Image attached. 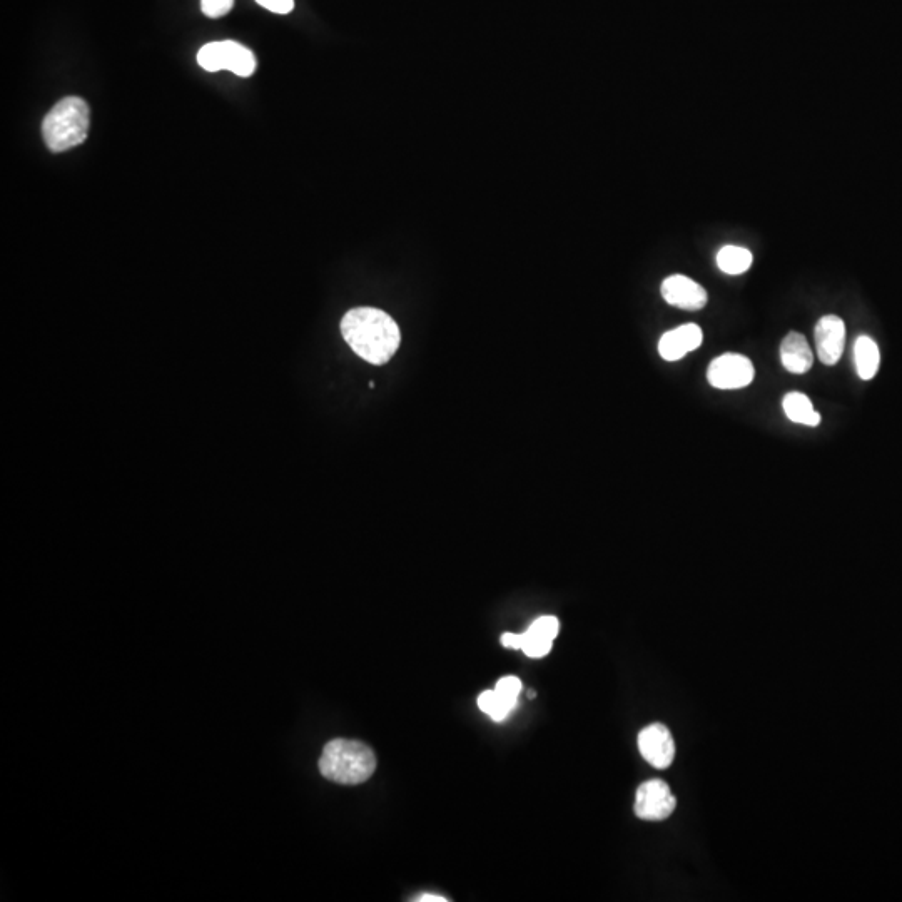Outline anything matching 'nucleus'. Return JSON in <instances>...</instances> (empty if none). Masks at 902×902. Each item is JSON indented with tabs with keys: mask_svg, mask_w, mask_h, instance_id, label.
I'll return each instance as SVG.
<instances>
[{
	"mask_svg": "<svg viewBox=\"0 0 902 902\" xmlns=\"http://www.w3.org/2000/svg\"><path fill=\"white\" fill-rule=\"evenodd\" d=\"M341 333L356 355L371 365H386L401 343L400 328L385 311L355 308L343 316Z\"/></svg>",
	"mask_w": 902,
	"mask_h": 902,
	"instance_id": "f257e3e1",
	"label": "nucleus"
},
{
	"mask_svg": "<svg viewBox=\"0 0 902 902\" xmlns=\"http://www.w3.org/2000/svg\"><path fill=\"white\" fill-rule=\"evenodd\" d=\"M375 769L373 750L358 740H331L321 754V776L343 786L363 784L373 776Z\"/></svg>",
	"mask_w": 902,
	"mask_h": 902,
	"instance_id": "f03ea898",
	"label": "nucleus"
},
{
	"mask_svg": "<svg viewBox=\"0 0 902 902\" xmlns=\"http://www.w3.org/2000/svg\"><path fill=\"white\" fill-rule=\"evenodd\" d=\"M89 124L87 102L81 97H64L44 117L42 136L52 153H64L86 141Z\"/></svg>",
	"mask_w": 902,
	"mask_h": 902,
	"instance_id": "7ed1b4c3",
	"label": "nucleus"
},
{
	"mask_svg": "<svg viewBox=\"0 0 902 902\" xmlns=\"http://www.w3.org/2000/svg\"><path fill=\"white\" fill-rule=\"evenodd\" d=\"M198 64L204 71H229L239 77H251L256 71V57L248 47L234 41L209 42L198 52Z\"/></svg>",
	"mask_w": 902,
	"mask_h": 902,
	"instance_id": "20e7f679",
	"label": "nucleus"
},
{
	"mask_svg": "<svg viewBox=\"0 0 902 902\" xmlns=\"http://www.w3.org/2000/svg\"><path fill=\"white\" fill-rule=\"evenodd\" d=\"M754 376L756 370L752 361L737 353L717 356L707 370V380L717 390H740L749 386Z\"/></svg>",
	"mask_w": 902,
	"mask_h": 902,
	"instance_id": "39448f33",
	"label": "nucleus"
},
{
	"mask_svg": "<svg viewBox=\"0 0 902 902\" xmlns=\"http://www.w3.org/2000/svg\"><path fill=\"white\" fill-rule=\"evenodd\" d=\"M677 801L670 787L660 779L645 782L637 789L635 814L644 821H664L675 811Z\"/></svg>",
	"mask_w": 902,
	"mask_h": 902,
	"instance_id": "423d86ee",
	"label": "nucleus"
},
{
	"mask_svg": "<svg viewBox=\"0 0 902 902\" xmlns=\"http://www.w3.org/2000/svg\"><path fill=\"white\" fill-rule=\"evenodd\" d=\"M660 293L670 306L685 311L702 310L709 301V294L704 286L684 274H672L665 278Z\"/></svg>",
	"mask_w": 902,
	"mask_h": 902,
	"instance_id": "0eeeda50",
	"label": "nucleus"
},
{
	"mask_svg": "<svg viewBox=\"0 0 902 902\" xmlns=\"http://www.w3.org/2000/svg\"><path fill=\"white\" fill-rule=\"evenodd\" d=\"M817 358L822 365L834 366L841 360L846 345V325L842 318L836 315L822 316L817 321L816 330Z\"/></svg>",
	"mask_w": 902,
	"mask_h": 902,
	"instance_id": "6e6552de",
	"label": "nucleus"
},
{
	"mask_svg": "<svg viewBox=\"0 0 902 902\" xmlns=\"http://www.w3.org/2000/svg\"><path fill=\"white\" fill-rule=\"evenodd\" d=\"M640 754L655 769H667L674 762L675 742L670 730L662 724L645 727L639 734Z\"/></svg>",
	"mask_w": 902,
	"mask_h": 902,
	"instance_id": "1a4fd4ad",
	"label": "nucleus"
},
{
	"mask_svg": "<svg viewBox=\"0 0 902 902\" xmlns=\"http://www.w3.org/2000/svg\"><path fill=\"white\" fill-rule=\"evenodd\" d=\"M704 333L695 323L679 326L665 333L659 341V353L665 361H679L702 345Z\"/></svg>",
	"mask_w": 902,
	"mask_h": 902,
	"instance_id": "9d476101",
	"label": "nucleus"
},
{
	"mask_svg": "<svg viewBox=\"0 0 902 902\" xmlns=\"http://www.w3.org/2000/svg\"><path fill=\"white\" fill-rule=\"evenodd\" d=\"M782 366L792 375H806L814 365V353L806 336L791 331L781 343Z\"/></svg>",
	"mask_w": 902,
	"mask_h": 902,
	"instance_id": "9b49d317",
	"label": "nucleus"
},
{
	"mask_svg": "<svg viewBox=\"0 0 902 902\" xmlns=\"http://www.w3.org/2000/svg\"><path fill=\"white\" fill-rule=\"evenodd\" d=\"M854 363L859 378L869 381L877 375L881 365V353L876 341L871 336L861 335L854 343Z\"/></svg>",
	"mask_w": 902,
	"mask_h": 902,
	"instance_id": "f8f14e48",
	"label": "nucleus"
},
{
	"mask_svg": "<svg viewBox=\"0 0 902 902\" xmlns=\"http://www.w3.org/2000/svg\"><path fill=\"white\" fill-rule=\"evenodd\" d=\"M782 408L787 418L797 425L819 426L821 423V415L814 410L811 400L799 391L787 393L782 401Z\"/></svg>",
	"mask_w": 902,
	"mask_h": 902,
	"instance_id": "ddd939ff",
	"label": "nucleus"
},
{
	"mask_svg": "<svg viewBox=\"0 0 902 902\" xmlns=\"http://www.w3.org/2000/svg\"><path fill=\"white\" fill-rule=\"evenodd\" d=\"M752 259H754L752 258V253L747 248L724 246L717 253V266H719L722 273L737 276V274L749 271L750 266H752Z\"/></svg>",
	"mask_w": 902,
	"mask_h": 902,
	"instance_id": "4468645a",
	"label": "nucleus"
},
{
	"mask_svg": "<svg viewBox=\"0 0 902 902\" xmlns=\"http://www.w3.org/2000/svg\"><path fill=\"white\" fill-rule=\"evenodd\" d=\"M478 707L485 714L490 715L495 722H502V720L507 719L508 714L512 712L515 707L513 705L508 704L507 700H503L498 694L497 690H485L478 697Z\"/></svg>",
	"mask_w": 902,
	"mask_h": 902,
	"instance_id": "2eb2a0df",
	"label": "nucleus"
},
{
	"mask_svg": "<svg viewBox=\"0 0 902 902\" xmlns=\"http://www.w3.org/2000/svg\"><path fill=\"white\" fill-rule=\"evenodd\" d=\"M552 645V640L542 639V637L532 634L530 630L523 634L522 650L532 659H542L548 655V652L552 650Z\"/></svg>",
	"mask_w": 902,
	"mask_h": 902,
	"instance_id": "dca6fc26",
	"label": "nucleus"
},
{
	"mask_svg": "<svg viewBox=\"0 0 902 902\" xmlns=\"http://www.w3.org/2000/svg\"><path fill=\"white\" fill-rule=\"evenodd\" d=\"M527 630H530L532 634L538 635V637H542V639L552 640L553 642V640L557 639L558 632H560V622L553 615H545V617L535 620Z\"/></svg>",
	"mask_w": 902,
	"mask_h": 902,
	"instance_id": "f3484780",
	"label": "nucleus"
},
{
	"mask_svg": "<svg viewBox=\"0 0 902 902\" xmlns=\"http://www.w3.org/2000/svg\"><path fill=\"white\" fill-rule=\"evenodd\" d=\"M495 690H497L503 700H507L508 704L515 707L518 702V694L522 690V682L517 677H503V679L498 680Z\"/></svg>",
	"mask_w": 902,
	"mask_h": 902,
	"instance_id": "a211bd4d",
	"label": "nucleus"
},
{
	"mask_svg": "<svg viewBox=\"0 0 902 902\" xmlns=\"http://www.w3.org/2000/svg\"><path fill=\"white\" fill-rule=\"evenodd\" d=\"M233 6L234 0H201V11L204 16L211 17V19L226 16L231 12Z\"/></svg>",
	"mask_w": 902,
	"mask_h": 902,
	"instance_id": "6ab92c4d",
	"label": "nucleus"
},
{
	"mask_svg": "<svg viewBox=\"0 0 902 902\" xmlns=\"http://www.w3.org/2000/svg\"><path fill=\"white\" fill-rule=\"evenodd\" d=\"M259 6L274 14H289L294 9V0H256Z\"/></svg>",
	"mask_w": 902,
	"mask_h": 902,
	"instance_id": "aec40b11",
	"label": "nucleus"
},
{
	"mask_svg": "<svg viewBox=\"0 0 902 902\" xmlns=\"http://www.w3.org/2000/svg\"><path fill=\"white\" fill-rule=\"evenodd\" d=\"M500 642H502L503 647H507V649L522 650L523 634H512V632H508V634L502 635Z\"/></svg>",
	"mask_w": 902,
	"mask_h": 902,
	"instance_id": "412c9836",
	"label": "nucleus"
},
{
	"mask_svg": "<svg viewBox=\"0 0 902 902\" xmlns=\"http://www.w3.org/2000/svg\"><path fill=\"white\" fill-rule=\"evenodd\" d=\"M418 902H448L446 897L436 896V894H423L416 899Z\"/></svg>",
	"mask_w": 902,
	"mask_h": 902,
	"instance_id": "4be33fe9",
	"label": "nucleus"
},
{
	"mask_svg": "<svg viewBox=\"0 0 902 902\" xmlns=\"http://www.w3.org/2000/svg\"><path fill=\"white\" fill-rule=\"evenodd\" d=\"M528 699H535V692H528Z\"/></svg>",
	"mask_w": 902,
	"mask_h": 902,
	"instance_id": "5701e85b",
	"label": "nucleus"
}]
</instances>
